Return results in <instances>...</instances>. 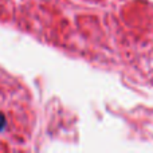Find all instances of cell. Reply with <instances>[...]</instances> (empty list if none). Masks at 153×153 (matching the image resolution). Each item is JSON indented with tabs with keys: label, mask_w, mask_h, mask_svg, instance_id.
<instances>
[{
	"label": "cell",
	"mask_w": 153,
	"mask_h": 153,
	"mask_svg": "<svg viewBox=\"0 0 153 153\" xmlns=\"http://www.w3.org/2000/svg\"><path fill=\"white\" fill-rule=\"evenodd\" d=\"M5 124H7V121H5V117H4V114H1V113H0V132H1V130L5 128Z\"/></svg>",
	"instance_id": "1"
}]
</instances>
